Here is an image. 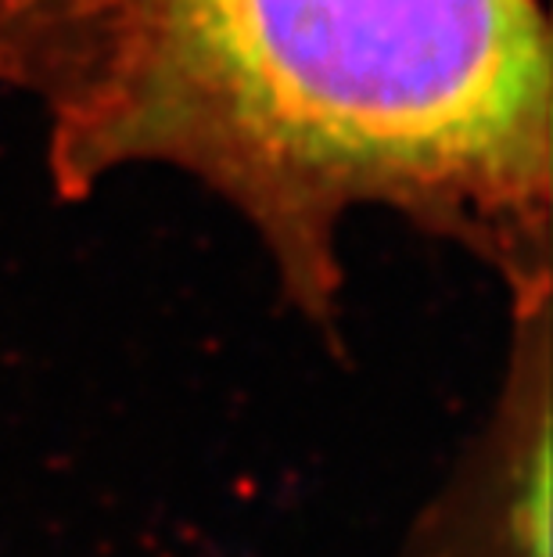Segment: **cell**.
Returning a JSON list of instances; mask_svg holds the SVG:
<instances>
[{"label":"cell","instance_id":"1","mask_svg":"<svg viewBox=\"0 0 553 557\" xmlns=\"http://www.w3.org/2000/svg\"><path fill=\"white\" fill-rule=\"evenodd\" d=\"M58 198L169 165L249 223L288 302L338 317V234L385 209L553 288V69L536 0H47L0 44Z\"/></svg>","mask_w":553,"mask_h":557},{"label":"cell","instance_id":"2","mask_svg":"<svg viewBox=\"0 0 553 557\" xmlns=\"http://www.w3.org/2000/svg\"><path fill=\"white\" fill-rule=\"evenodd\" d=\"M43 4L47 0H0V44L8 37H15Z\"/></svg>","mask_w":553,"mask_h":557}]
</instances>
